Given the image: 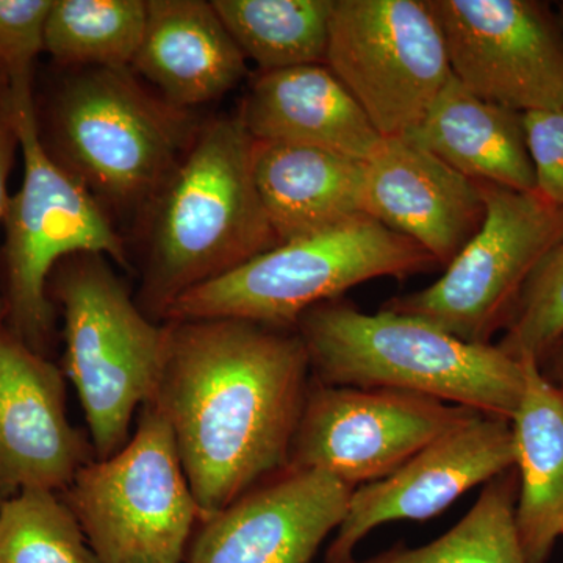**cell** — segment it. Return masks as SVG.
I'll return each mask as SVG.
<instances>
[{"mask_svg":"<svg viewBox=\"0 0 563 563\" xmlns=\"http://www.w3.org/2000/svg\"><path fill=\"white\" fill-rule=\"evenodd\" d=\"M496 346L517 362L539 363L563 333V240L539 262L518 292Z\"/></svg>","mask_w":563,"mask_h":563,"instance_id":"obj_26","label":"cell"},{"mask_svg":"<svg viewBox=\"0 0 563 563\" xmlns=\"http://www.w3.org/2000/svg\"><path fill=\"white\" fill-rule=\"evenodd\" d=\"M352 492L328 473L282 470L201 521L188 563H312Z\"/></svg>","mask_w":563,"mask_h":563,"instance_id":"obj_14","label":"cell"},{"mask_svg":"<svg viewBox=\"0 0 563 563\" xmlns=\"http://www.w3.org/2000/svg\"><path fill=\"white\" fill-rule=\"evenodd\" d=\"M558 24H559V27H561V32L563 35V5L561 7V13H559Z\"/></svg>","mask_w":563,"mask_h":563,"instance_id":"obj_31","label":"cell"},{"mask_svg":"<svg viewBox=\"0 0 563 563\" xmlns=\"http://www.w3.org/2000/svg\"><path fill=\"white\" fill-rule=\"evenodd\" d=\"M52 0H0V95L32 84Z\"/></svg>","mask_w":563,"mask_h":563,"instance_id":"obj_27","label":"cell"},{"mask_svg":"<svg viewBox=\"0 0 563 563\" xmlns=\"http://www.w3.org/2000/svg\"><path fill=\"white\" fill-rule=\"evenodd\" d=\"M0 563H101L58 493L25 490L0 504Z\"/></svg>","mask_w":563,"mask_h":563,"instance_id":"obj_25","label":"cell"},{"mask_svg":"<svg viewBox=\"0 0 563 563\" xmlns=\"http://www.w3.org/2000/svg\"><path fill=\"white\" fill-rule=\"evenodd\" d=\"M562 537H563V528H562Z\"/></svg>","mask_w":563,"mask_h":563,"instance_id":"obj_32","label":"cell"},{"mask_svg":"<svg viewBox=\"0 0 563 563\" xmlns=\"http://www.w3.org/2000/svg\"><path fill=\"white\" fill-rule=\"evenodd\" d=\"M65 318L66 374L76 385L98 461L129 442L133 415L154 402L168 361L172 325L133 301L103 255H70L47 287Z\"/></svg>","mask_w":563,"mask_h":563,"instance_id":"obj_5","label":"cell"},{"mask_svg":"<svg viewBox=\"0 0 563 563\" xmlns=\"http://www.w3.org/2000/svg\"><path fill=\"white\" fill-rule=\"evenodd\" d=\"M325 65L383 139L412 132L453 77L429 0H333Z\"/></svg>","mask_w":563,"mask_h":563,"instance_id":"obj_10","label":"cell"},{"mask_svg":"<svg viewBox=\"0 0 563 563\" xmlns=\"http://www.w3.org/2000/svg\"><path fill=\"white\" fill-rule=\"evenodd\" d=\"M451 73L477 98L525 114L563 109V35L532 0H429Z\"/></svg>","mask_w":563,"mask_h":563,"instance_id":"obj_12","label":"cell"},{"mask_svg":"<svg viewBox=\"0 0 563 563\" xmlns=\"http://www.w3.org/2000/svg\"><path fill=\"white\" fill-rule=\"evenodd\" d=\"M406 136L468 179L537 191L523 114L477 98L454 76Z\"/></svg>","mask_w":563,"mask_h":563,"instance_id":"obj_20","label":"cell"},{"mask_svg":"<svg viewBox=\"0 0 563 563\" xmlns=\"http://www.w3.org/2000/svg\"><path fill=\"white\" fill-rule=\"evenodd\" d=\"M63 499L101 563H181L202 520L172 426L152 404L124 448L85 465Z\"/></svg>","mask_w":563,"mask_h":563,"instance_id":"obj_8","label":"cell"},{"mask_svg":"<svg viewBox=\"0 0 563 563\" xmlns=\"http://www.w3.org/2000/svg\"><path fill=\"white\" fill-rule=\"evenodd\" d=\"M362 213L448 266L479 231V185L407 136L383 139L363 162Z\"/></svg>","mask_w":563,"mask_h":563,"instance_id":"obj_16","label":"cell"},{"mask_svg":"<svg viewBox=\"0 0 563 563\" xmlns=\"http://www.w3.org/2000/svg\"><path fill=\"white\" fill-rule=\"evenodd\" d=\"M295 331L321 384L415 393L507 421L523 395V362L409 314L335 299L303 313Z\"/></svg>","mask_w":563,"mask_h":563,"instance_id":"obj_3","label":"cell"},{"mask_svg":"<svg viewBox=\"0 0 563 563\" xmlns=\"http://www.w3.org/2000/svg\"><path fill=\"white\" fill-rule=\"evenodd\" d=\"M523 366V395L510 421L518 474L515 520L526 563H548L563 528V395L536 361Z\"/></svg>","mask_w":563,"mask_h":563,"instance_id":"obj_21","label":"cell"},{"mask_svg":"<svg viewBox=\"0 0 563 563\" xmlns=\"http://www.w3.org/2000/svg\"><path fill=\"white\" fill-rule=\"evenodd\" d=\"M239 114L254 141L320 147L358 162L383 141L324 63L258 74Z\"/></svg>","mask_w":563,"mask_h":563,"instance_id":"obj_18","label":"cell"},{"mask_svg":"<svg viewBox=\"0 0 563 563\" xmlns=\"http://www.w3.org/2000/svg\"><path fill=\"white\" fill-rule=\"evenodd\" d=\"M242 51L203 0H150L131 69L180 110L217 101L246 77Z\"/></svg>","mask_w":563,"mask_h":563,"instance_id":"obj_17","label":"cell"},{"mask_svg":"<svg viewBox=\"0 0 563 563\" xmlns=\"http://www.w3.org/2000/svg\"><path fill=\"white\" fill-rule=\"evenodd\" d=\"M432 255L401 233L361 214L263 252L240 268L181 295L163 320L236 318L295 329L320 303L379 279L429 272Z\"/></svg>","mask_w":563,"mask_h":563,"instance_id":"obj_7","label":"cell"},{"mask_svg":"<svg viewBox=\"0 0 563 563\" xmlns=\"http://www.w3.org/2000/svg\"><path fill=\"white\" fill-rule=\"evenodd\" d=\"M537 365L544 379L563 395V333L555 340L553 346L544 352Z\"/></svg>","mask_w":563,"mask_h":563,"instance_id":"obj_30","label":"cell"},{"mask_svg":"<svg viewBox=\"0 0 563 563\" xmlns=\"http://www.w3.org/2000/svg\"><path fill=\"white\" fill-rule=\"evenodd\" d=\"M18 136L7 110L0 103V222L5 217L9 195H7V180L13 163L14 150H16ZM0 320H2V303H0Z\"/></svg>","mask_w":563,"mask_h":563,"instance_id":"obj_29","label":"cell"},{"mask_svg":"<svg viewBox=\"0 0 563 563\" xmlns=\"http://www.w3.org/2000/svg\"><path fill=\"white\" fill-rule=\"evenodd\" d=\"M477 185L485 206L479 231L439 280L383 309L431 322L463 342L490 344L529 274L563 240V209L539 191Z\"/></svg>","mask_w":563,"mask_h":563,"instance_id":"obj_9","label":"cell"},{"mask_svg":"<svg viewBox=\"0 0 563 563\" xmlns=\"http://www.w3.org/2000/svg\"><path fill=\"white\" fill-rule=\"evenodd\" d=\"M537 191L563 209V109L523 114Z\"/></svg>","mask_w":563,"mask_h":563,"instance_id":"obj_28","label":"cell"},{"mask_svg":"<svg viewBox=\"0 0 563 563\" xmlns=\"http://www.w3.org/2000/svg\"><path fill=\"white\" fill-rule=\"evenodd\" d=\"M517 470L484 485L470 512L454 528L422 547L396 543L362 563H526L515 509Z\"/></svg>","mask_w":563,"mask_h":563,"instance_id":"obj_24","label":"cell"},{"mask_svg":"<svg viewBox=\"0 0 563 563\" xmlns=\"http://www.w3.org/2000/svg\"><path fill=\"white\" fill-rule=\"evenodd\" d=\"M254 140L240 114L199 129L152 199L141 303L165 317L185 292L279 246L255 185Z\"/></svg>","mask_w":563,"mask_h":563,"instance_id":"obj_2","label":"cell"},{"mask_svg":"<svg viewBox=\"0 0 563 563\" xmlns=\"http://www.w3.org/2000/svg\"><path fill=\"white\" fill-rule=\"evenodd\" d=\"M51 132L55 161L99 202L131 210L152 202L199 129L131 68H81L55 95Z\"/></svg>","mask_w":563,"mask_h":563,"instance_id":"obj_6","label":"cell"},{"mask_svg":"<svg viewBox=\"0 0 563 563\" xmlns=\"http://www.w3.org/2000/svg\"><path fill=\"white\" fill-rule=\"evenodd\" d=\"M479 415L415 393L336 387L312 376L287 468L328 473L355 490Z\"/></svg>","mask_w":563,"mask_h":563,"instance_id":"obj_11","label":"cell"},{"mask_svg":"<svg viewBox=\"0 0 563 563\" xmlns=\"http://www.w3.org/2000/svg\"><path fill=\"white\" fill-rule=\"evenodd\" d=\"M24 157L20 191L9 199L5 217V290L2 321L11 332L46 355L54 335L51 274L77 254L103 255L125 265L124 243L102 203L41 139L32 84L0 95Z\"/></svg>","mask_w":563,"mask_h":563,"instance_id":"obj_4","label":"cell"},{"mask_svg":"<svg viewBox=\"0 0 563 563\" xmlns=\"http://www.w3.org/2000/svg\"><path fill=\"white\" fill-rule=\"evenodd\" d=\"M246 60L261 73L325 65L333 0H213Z\"/></svg>","mask_w":563,"mask_h":563,"instance_id":"obj_22","label":"cell"},{"mask_svg":"<svg viewBox=\"0 0 563 563\" xmlns=\"http://www.w3.org/2000/svg\"><path fill=\"white\" fill-rule=\"evenodd\" d=\"M92 453L68 420L62 369L0 320V504L65 492Z\"/></svg>","mask_w":563,"mask_h":563,"instance_id":"obj_15","label":"cell"},{"mask_svg":"<svg viewBox=\"0 0 563 563\" xmlns=\"http://www.w3.org/2000/svg\"><path fill=\"white\" fill-rule=\"evenodd\" d=\"M146 14L144 0H52L44 52L74 68H131Z\"/></svg>","mask_w":563,"mask_h":563,"instance_id":"obj_23","label":"cell"},{"mask_svg":"<svg viewBox=\"0 0 563 563\" xmlns=\"http://www.w3.org/2000/svg\"><path fill=\"white\" fill-rule=\"evenodd\" d=\"M169 325L151 404L172 426L203 521L287 468L312 368L295 329L236 318Z\"/></svg>","mask_w":563,"mask_h":563,"instance_id":"obj_1","label":"cell"},{"mask_svg":"<svg viewBox=\"0 0 563 563\" xmlns=\"http://www.w3.org/2000/svg\"><path fill=\"white\" fill-rule=\"evenodd\" d=\"M252 169L279 243L363 214V162L320 147L254 141Z\"/></svg>","mask_w":563,"mask_h":563,"instance_id":"obj_19","label":"cell"},{"mask_svg":"<svg viewBox=\"0 0 563 563\" xmlns=\"http://www.w3.org/2000/svg\"><path fill=\"white\" fill-rule=\"evenodd\" d=\"M515 468L512 424L479 415L448 432L396 472L352 492L325 563H357L358 544L379 526L426 521L444 512L477 485Z\"/></svg>","mask_w":563,"mask_h":563,"instance_id":"obj_13","label":"cell"}]
</instances>
